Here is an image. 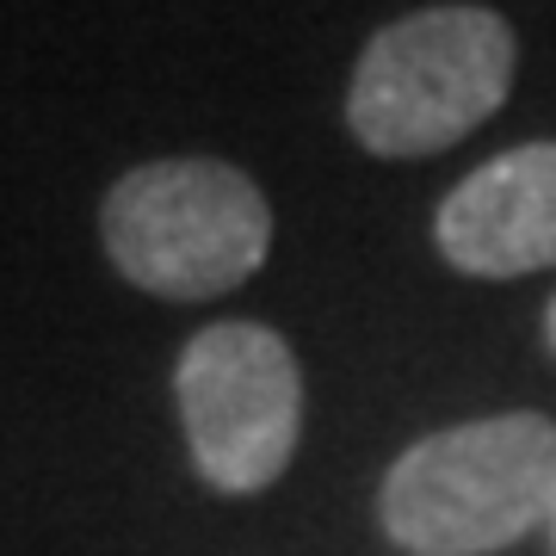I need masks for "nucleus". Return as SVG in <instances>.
<instances>
[{
  "label": "nucleus",
  "instance_id": "1",
  "mask_svg": "<svg viewBox=\"0 0 556 556\" xmlns=\"http://www.w3.org/2000/svg\"><path fill=\"white\" fill-rule=\"evenodd\" d=\"M519 75V38L495 7L445 0L378 25L346 80V130L378 161H427L495 118Z\"/></svg>",
  "mask_w": 556,
  "mask_h": 556
},
{
  "label": "nucleus",
  "instance_id": "2",
  "mask_svg": "<svg viewBox=\"0 0 556 556\" xmlns=\"http://www.w3.org/2000/svg\"><path fill=\"white\" fill-rule=\"evenodd\" d=\"M556 507V420L532 408L457 420L383 470L378 519L408 556H489Z\"/></svg>",
  "mask_w": 556,
  "mask_h": 556
},
{
  "label": "nucleus",
  "instance_id": "3",
  "mask_svg": "<svg viewBox=\"0 0 556 556\" xmlns=\"http://www.w3.org/2000/svg\"><path fill=\"white\" fill-rule=\"evenodd\" d=\"M100 241L124 285L167 303H211L266 266L273 204L236 161L167 155L112 179Z\"/></svg>",
  "mask_w": 556,
  "mask_h": 556
},
{
  "label": "nucleus",
  "instance_id": "4",
  "mask_svg": "<svg viewBox=\"0 0 556 556\" xmlns=\"http://www.w3.org/2000/svg\"><path fill=\"white\" fill-rule=\"evenodd\" d=\"M174 402L186 452L217 495L273 489L303 439L298 353L266 321H211L179 346Z\"/></svg>",
  "mask_w": 556,
  "mask_h": 556
},
{
  "label": "nucleus",
  "instance_id": "5",
  "mask_svg": "<svg viewBox=\"0 0 556 556\" xmlns=\"http://www.w3.org/2000/svg\"><path fill=\"white\" fill-rule=\"evenodd\" d=\"M452 273L526 278L556 266V142H519L457 179L433 217Z\"/></svg>",
  "mask_w": 556,
  "mask_h": 556
},
{
  "label": "nucleus",
  "instance_id": "6",
  "mask_svg": "<svg viewBox=\"0 0 556 556\" xmlns=\"http://www.w3.org/2000/svg\"><path fill=\"white\" fill-rule=\"evenodd\" d=\"M544 346L556 353V298H551V309H544Z\"/></svg>",
  "mask_w": 556,
  "mask_h": 556
},
{
  "label": "nucleus",
  "instance_id": "7",
  "mask_svg": "<svg viewBox=\"0 0 556 556\" xmlns=\"http://www.w3.org/2000/svg\"><path fill=\"white\" fill-rule=\"evenodd\" d=\"M544 532H551V551H556V507H551V519H544Z\"/></svg>",
  "mask_w": 556,
  "mask_h": 556
}]
</instances>
